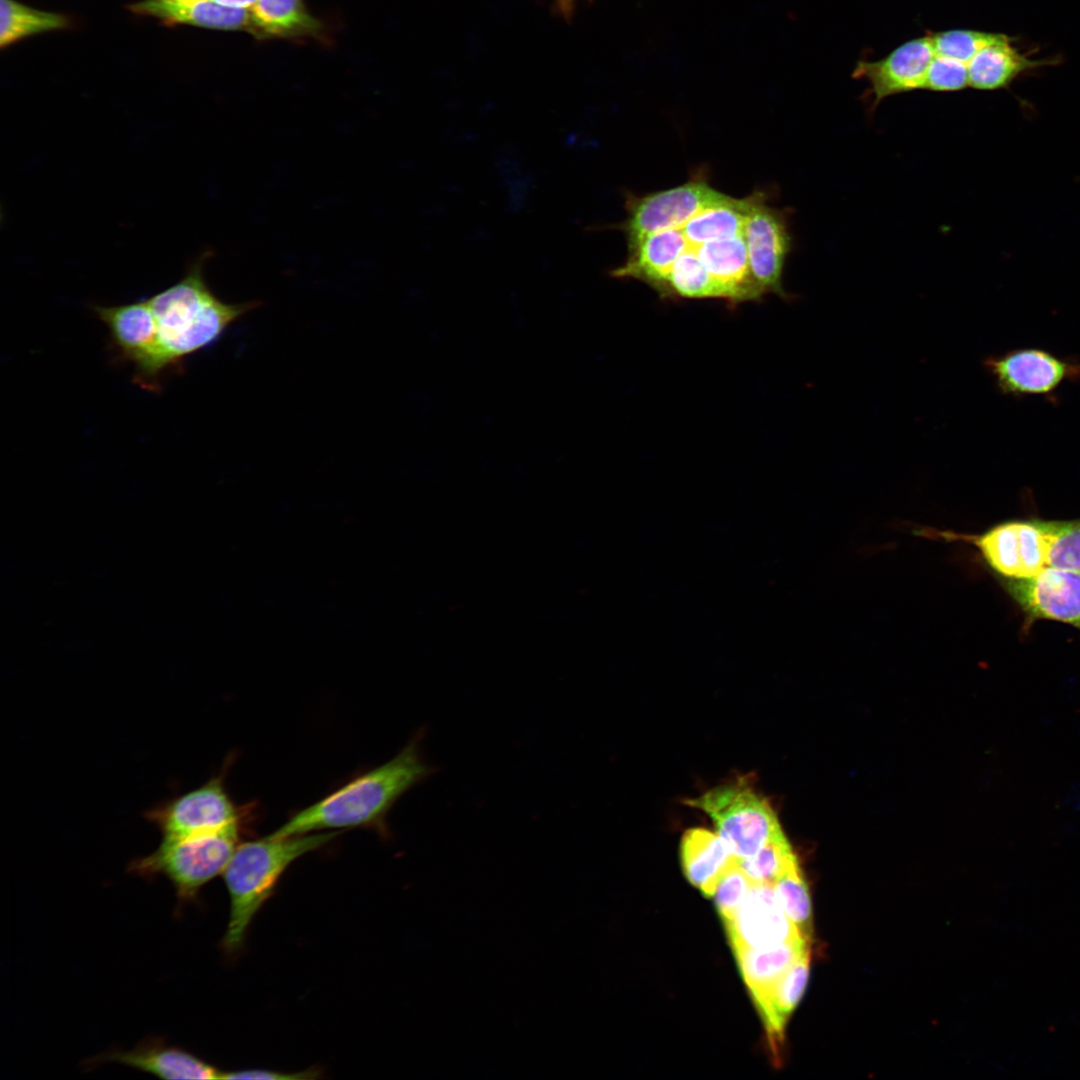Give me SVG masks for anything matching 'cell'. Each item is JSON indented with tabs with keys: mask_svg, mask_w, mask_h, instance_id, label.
<instances>
[{
	"mask_svg": "<svg viewBox=\"0 0 1080 1080\" xmlns=\"http://www.w3.org/2000/svg\"><path fill=\"white\" fill-rule=\"evenodd\" d=\"M255 35H314L320 23L305 9L302 0H258L251 8Z\"/></svg>",
	"mask_w": 1080,
	"mask_h": 1080,
	"instance_id": "cb8c5ba5",
	"label": "cell"
},
{
	"mask_svg": "<svg viewBox=\"0 0 1080 1080\" xmlns=\"http://www.w3.org/2000/svg\"><path fill=\"white\" fill-rule=\"evenodd\" d=\"M422 736L415 735L392 759L298 811L271 834L289 836L359 827L385 830V817L395 802L436 771L422 756Z\"/></svg>",
	"mask_w": 1080,
	"mask_h": 1080,
	"instance_id": "6da1fadb",
	"label": "cell"
},
{
	"mask_svg": "<svg viewBox=\"0 0 1080 1080\" xmlns=\"http://www.w3.org/2000/svg\"><path fill=\"white\" fill-rule=\"evenodd\" d=\"M934 55L927 33L902 43L879 60H859L852 77L868 83L864 93L868 111L874 112L887 97L923 89L926 72Z\"/></svg>",
	"mask_w": 1080,
	"mask_h": 1080,
	"instance_id": "7c38bea8",
	"label": "cell"
},
{
	"mask_svg": "<svg viewBox=\"0 0 1080 1080\" xmlns=\"http://www.w3.org/2000/svg\"><path fill=\"white\" fill-rule=\"evenodd\" d=\"M810 973V952L762 993L752 997L765 1027L776 1062L783 1047L785 1026L802 998Z\"/></svg>",
	"mask_w": 1080,
	"mask_h": 1080,
	"instance_id": "d6986e66",
	"label": "cell"
},
{
	"mask_svg": "<svg viewBox=\"0 0 1080 1080\" xmlns=\"http://www.w3.org/2000/svg\"><path fill=\"white\" fill-rule=\"evenodd\" d=\"M225 771L201 786L160 802L146 810L144 818L162 838L182 837L221 830L241 822V812L225 787Z\"/></svg>",
	"mask_w": 1080,
	"mask_h": 1080,
	"instance_id": "30bf717a",
	"label": "cell"
},
{
	"mask_svg": "<svg viewBox=\"0 0 1080 1080\" xmlns=\"http://www.w3.org/2000/svg\"><path fill=\"white\" fill-rule=\"evenodd\" d=\"M752 881L735 859L724 871L716 885L713 899L723 924L729 922L747 896Z\"/></svg>",
	"mask_w": 1080,
	"mask_h": 1080,
	"instance_id": "4dcf8cb0",
	"label": "cell"
},
{
	"mask_svg": "<svg viewBox=\"0 0 1080 1080\" xmlns=\"http://www.w3.org/2000/svg\"><path fill=\"white\" fill-rule=\"evenodd\" d=\"M999 583L1030 621L1053 620L1080 630V572L1048 566L1032 578Z\"/></svg>",
	"mask_w": 1080,
	"mask_h": 1080,
	"instance_id": "4fadbf2b",
	"label": "cell"
},
{
	"mask_svg": "<svg viewBox=\"0 0 1080 1080\" xmlns=\"http://www.w3.org/2000/svg\"><path fill=\"white\" fill-rule=\"evenodd\" d=\"M0 47L23 37L66 28L68 19L60 14L39 11L14 0H0Z\"/></svg>",
	"mask_w": 1080,
	"mask_h": 1080,
	"instance_id": "484cf974",
	"label": "cell"
},
{
	"mask_svg": "<svg viewBox=\"0 0 1080 1080\" xmlns=\"http://www.w3.org/2000/svg\"><path fill=\"white\" fill-rule=\"evenodd\" d=\"M998 391L1016 399L1042 397L1054 404L1064 384L1080 382V359L1037 347L1015 348L984 360Z\"/></svg>",
	"mask_w": 1080,
	"mask_h": 1080,
	"instance_id": "ba28073f",
	"label": "cell"
},
{
	"mask_svg": "<svg viewBox=\"0 0 1080 1080\" xmlns=\"http://www.w3.org/2000/svg\"><path fill=\"white\" fill-rule=\"evenodd\" d=\"M737 862L753 883L773 885L798 860L783 831H780L754 855L737 859Z\"/></svg>",
	"mask_w": 1080,
	"mask_h": 1080,
	"instance_id": "83f0119b",
	"label": "cell"
},
{
	"mask_svg": "<svg viewBox=\"0 0 1080 1080\" xmlns=\"http://www.w3.org/2000/svg\"><path fill=\"white\" fill-rule=\"evenodd\" d=\"M811 944L812 942L801 937L774 946L734 951L751 997L774 984L803 955L810 952Z\"/></svg>",
	"mask_w": 1080,
	"mask_h": 1080,
	"instance_id": "7402d4cb",
	"label": "cell"
},
{
	"mask_svg": "<svg viewBox=\"0 0 1080 1080\" xmlns=\"http://www.w3.org/2000/svg\"><path fill=\"white\" fill-rule=\"evenodd\" d=\"M782 910L806 940H813L812 902L799 863L790 867L772 885Z\"/></svg>",
	"mask_w": 1080,
	"mask_h": 1080,
	"instance_id": "4316f807",
	"label": "cell"
},
{
	"mask_svg": "<svg viewBox=\"0 0 1080 1080\" xmlns=\"http://www.w3.org/2000/svg\"><path fill=\"white\" fill-rule=\"evenodd\" d=\"M915 535L974 546L998 578L1022 580L1048 567V544L1038 519L1008 520L982 533L965 534L924 527Z\"/></svg>",
	"mask_w": 1080,
	"mask_h": 1080,
	"instance_id": "8992f818",
	"label": "cell"
},
{
	"mask_svg": "<svg viewBox=\"0 0 1080 1080\" xmlns=\"http://www.w3.org/2000/svg\"><path fill=\"white\" fill-rule=\"evenodd\" d=\"M663 299L723 300V297L720 288L705 270L695 251L688 246L672 266Z\"/></svg>",
	"mask_w": 1080,
	"mask_h": 1080,
	"instance_id": "d4e9b609",
	"label": "cell"
},
{
	"mask_svg": "<svg viewBox=\"0 0 1080 1080\" xmlns=\"http://www.w3.org/2000/svg\"><path fill=\"white\" fill-rule=\"evenodd\" d=\"M703 175L666 190L626 199L627 217L617 226L623 231L628 249L644 237L663 230L683 226L699 210L718 198Z\"/></svg>",
	"mask_w": 1080,
	"mask_h": 1080,
	"instance_id": "8fae6325",
	"label": "cell"
},
{
	"mask_svg": "<svg viewBox=\"0 0 1080 1080\" xmlns=\"http://www.w3.org/2000/svg\"><path fill=\"white\" fill-rule=\"evenodd\" d=\"M340 831L275 836L240 842L222 875L230 911L221 940L222 950L233 956L242 948L249 926L272 895L286 869L301 856L333 841Z\"/></svg>",
	"mask_w": 1080,
	"mask_h": 1080,
	"instance_id": "3957f363",
	"label": "cell"
},
{
	"mask_svg": "<svg viewBox=\"0 0 1080 1080\" xmlns=\"http://www.w3.org/2000/svg\"><path fill=\"white\" fill-rule=\"evenodd\" d=\"M166 24H189L221 30H248L255 34L251 9L234 8L211 0H143L129 6Z\"/></svg>",
	"mask_w": 1080,
	"mask_h": 1080,
	"instance_id": "ac0fdd59",
	"label": "cell"
},
{
	"mask_svg": "<svg viewBox=\"0 0 1080 1080\" xmlns=\"http://www.w3.org/2000/svg\"><path fill=\"white\" fill-rule=\"evenodd\" d=\"M181 1H187V2H189V1H197V0H181Z\"/></svg>",
	"mask_w": 1080,
	"mask_h": 1080,
	"instance_id": "d590c367",
	"label": "cell"
},
{
	"mask_svg": "<svg viewBox=\"0 0 1080 1080\" xmlns=\"http://www.w3.org/2000/svg\"><path fill=\"white\" fill-rule=\"evenodd\" d=\"M240 832L241 822L218 831L162 838L152 853L134 858L127 870L146 880L168 879L180 910L195 901L208 882L222 875L240 843Z\"/></svg>",
	"mask_w": 1080,
	"mask_h": 1080,
	"instance_id": "277c9868",
	"label": "cell"
},
{
	"mask_svg": "<svg viewBox=\"0 0 1080 1080\" xmlns=\"http://www.w3.org/2000/svg\"><path fill=\"white\" fill-rule=\"evenodd\" d=\"M211 1L216 2L218 4H221V5L229 6V7L251 9L258 0H211Z\"/></svg>",
	"mask_w": 1080,
	"mask_h": 1080,
	"instance_id": "836d02e7",
	"label": "cell"
},
{
	"mask_svg": "<svg viewBox=\"0 0 1080 1080\" xmlns=\"http://www.w3.org/2000/svg\"><path fill=\"white\" fill-rule=\"evenodd\" d=\"M688 246L681 227L652 233L628 249L626 261L610 275L641 281L663 299L672 266Z\"/></svg>",
	"mask_w": 1080,
	"mask_h": 1080,
	"instance_id": "e0dca14e",
	"label": "cell"
},
{
	"mask_svg": "<svg viewBox=\"0 0 1080 1080\" xmlns=\"http://www.w3.org/2000/svg\"><path fill=\"white\" fill-rule=\"evenodd\" d=\"M968 84L967 64L941 55H934L926 72L923 89L935 92H955Z\"/></svg>",
	"mask_w": 1080,
	"mask_h": 1080,
	"instance_id": "1f68e13d",
	"label": "cell"
},
{
	"mask_svg": "<svg viewBox=\"0 0 1080 1080\" xmlns=\"http://www.w3.org/2000/svg\"><path fill=\"white\" fill-rule=\"evenodd\" d=\"M103 1063L122 1064L163 1079H223L225 1072L159 1037L146 1038L130 1050H110L84 1065L96 1067Z\"/></svg>",
	"mask_w": 1080,
	"mask_h": 1080,
	"instance_id": "9a60e30c",
	"label": "cell"
},
{
	"mask_svg": "<svg viewBox=\"0 0 1080 1080\" xmlns=\"http://www.w3.org/2000/svg\"><path fill=\"white\" fill-rule=\"evenodd\" d=\"M213 255L211 250L203 251L182 278L148 298L166 375L182 371L188 357L213 345L233 323L261 305L259 301L227 303L212 292L204 267Z\"/></svg>",
	"mask_w": 1080,
	"mask_h": 1080,
	"instance_id": "7a4b0ae2",
	"label": "cell"
},
{
	"mask_svg": "<svg viewBox=\"0 0 1080 1080\" xmlns=\"http://www.w3.org/2000/svg\"><path fill=\"white\" fill-rule=\"evenodd\" d=\"M745 220L744 198L736 199L722 193L691 217L681 229L689 246L743 234Z\"/></svg>",
	"mask_w": 1080,
	"mask_h": 1080,
	"instance_id": "603a6c76",
	"label": "cell"
},
{
	"mask_svg": "<svg viewBox=\"0 0 1080 1080\" xmlns=\"http://www.w3.org/2000/svg\"><path fill=\"white\" fill-rule=\"evenodd\" d=\"M680 857L687 880L707 897L713 896L719 878L736 859L717 833L704 828L683 834Z\"/></svg>",
	"mask_w": 1080,
	"mask_h": 1080,
	"instance_id": "44dd1931",
	"label": "cell"
},
{
	"mask_svg": "<svg viewBox=\"0 0 1080 1080\" xmlns=\"http://www.w3.org/2000/svg\"><path fill=\"white\" fill-rule=\"evenodd\" d=\"M315 1073V1071L285 1073L268 1069H245L238 1071H225L223 1079L300 1080L317 1078Z\"/></svg>",
	"mask_w": 1080,
	"mask_h": 1080,
	"instance_id": "d6a6232c",
	"label": "cell"
},
{
	"mask_svg": "<svg viewBox=\"0 0 1080 1080\" xmlns=\"http://www.w3.org/2000/svg\"><path fill=\"white\" fill-rule=\"evenodd\" d=\"M686 804L704 811L736 859L754 855L782 831L769 802L745 779L710 789Z\"/></svg>",
	"mask_w": 1080,
	"mask_h": 1080,
	"instance_id": "5b68a950",
	"label": "cell"
},
{
	"mask_svg": "<svg viewBox=\"0 0 1080 1080\" xmlns=\"http://www.w3.org/2000/svg\"><path fill=\"white\" fill-rule=\"evenodd\" d=\"M92 312L108 330V347L113 359L133 368V382L158 393L166 376L158 355L156 325L148 299L103 306L93 304Z\"/></svg>",
	"mask_w": 1080,
	"mask_h": 1080,
	"instance_id": "52a82bcc",
	"label": "cell"
},
{
	"mask_svg": "<svg viewBox=\"0 0 1080 1080\" xmlns=\"http://www.w3.org/2000/svg\"><path fill=\"white\" fill-rule=\"evenodd\" d=\"M689 247L695 251L729 306L759 302L765 295L751 273L743 234Z\"/></svg>",
	"mask_w": 1080,
	"mask_h": 1080,
	"instance_id": "2e32d148",
	"label": "cell"
},
{
	"mask_svg": "<svg viewBox=\"0 0 1080 1080\" xmlns=\"http://www.w3.org/2000/svg\"><path fill=\"white\" fill-rule=\"evenodd\" d=\"M744 207L743 236L751 273L765 295L771 293L789 300L791 294L783 285L784 267L792 250L789 215L772 206L762 191L745 197Z\"/></svg>",
	"mask_w": 1080,
	"mask_h": 1080,
	"instance_id": "9c48e42d",
	"label": "cell"
},
{
	"mask_svg": "<svg viewBox=\"0 0 1080 1080\" xmlns=\"http://www.w3.org/2000/svg\"><path fill=\"white\" fill-rule=\"evenodd\" d=\"M995 34L971 29H951L928 33L936 55L953 58L966 64L994 38Z\"/></svg>",
	"mask_w": 1080,
	"mask_h": 1080,
	"instance_id": "f546056e",
	"label": "cell"
},
{
	"mask_svg": "<svg viewBox=\"0 0 1080 1080\" xmlns=\"http://www.w3.org/2000/svg\"><path fill=\"white\" fill-rule=\"evenodd\" d=\"M1048 544V566L1080 572V518L1038 519Z\"/></svg>",
	"mask_w": 1080,
	"mask_h": 1080,
	"instance_id": "f1b7e54d",
	"label": "cell"
},
{
	"mask_svg": "<svg viewBox=\"0 0 1080 1080\" xmlns=\"http://www.w3.org/2000/svg\"><path fill=\"white\" fill-rule=\"evenodd\" d=\"M1013 43L1014 38L996 33L968 62L969 87L983 91L1007 88L1025 71L1049 64L1048 60L1027 57Z\"/></svg>",
	"mask_w": 1080,
	"mask_h": 1080,
	"instance_id": "ffe728a7",
	"label": "cell"
},
{
	"mask_svg": "<svg viewBox=\"0 0 1080 1080\" xmlns=\"http://www.w3.org/2000/svg\"><path fill=\"white\" fill-rule=\"evenodd\" d=\"M555 2L559 12L563 16H569L574 7L575 0H555Z\"/></svg>",
	"mask_w": 1080,
	"mask_h": 1080,
	"instance_id": "e575fe53",
	"label": "cell"
},
{
	"mask_svg": "<svg viewBox=\"0 0 1080 1080\" xmlns=\"http://www.w3.org/2000/svg\"><path fill=\"white\" fill-rule=\"evenodd\" d=\"M724 927L733 952L802 937L779 905L772 885L764 883H752L734 917Z\"/></svg>",
	"mask_w": 1080,
	"mask_h": 1080,
	"instance_id": "5bb4252c",
	"label": "cell"
}]
</instances>
